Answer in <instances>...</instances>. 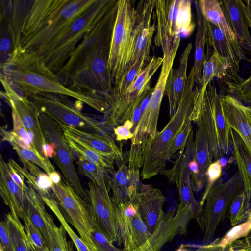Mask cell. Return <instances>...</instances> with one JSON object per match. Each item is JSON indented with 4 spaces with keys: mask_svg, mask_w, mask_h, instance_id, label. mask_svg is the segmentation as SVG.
Segmentation results:
<instances>
[{
    "mask_svg": "<svg viewBox=\"0 0 251 251\" xmlns=\"http://www.w3.org/2000/svg\"><path fill=\"white\" fill-rule=\"evenodd\" d=\"M118 1L84 35L56 74L69 89L104 98L110 104L114 85L108 69L110 43Z\"/></svg>",
    "mask_w": 251,
    "mask_h": 251,
    "instance_id": "cell-1",
    "label": "cell"
},
{
    "mask_svg": "<svg viewBox=\"0 0 251 251\" xmlns=\"http://www.w3.org/2000/svg\"><path fill=\"white\" fill-rule=\"evenodd\" d=\"M0 70V78L25 96L40 93H59L80 100L103 114L109 108V103L101 97L76 92L66 87L41 57L20 46L1 63Z\"/></svg>",
    "mask_w": 251,
    "mask_h": 251,
    "instance_id": "cell-2",
    "label": "cell"
},
{
    "mask_svg": "<svg viewBox=\"0 0 251 251\" xmlns=\"http://www.w3.org/2000/svg\"><path fill=\"white\" fill-rule=\"evenodd\" d=\"M96 1L31 0L21 26L20 47L38 55Z\"/></svg>",
    "mask_w": 251,
    "mask_h": 251,
    "instance_id": "cell-3",
    "label": "cell"
},
{
    "mask_svg": "<svg viewBox=\"0 0 251 251\" xmlns=\"http://www.w3.org/2000/svg\"><path fill=\"white\" fill-rule=\"evenodd\" d=\"M195 77L191 68L187 76L183 96L177 110L160 132L146 144L143 154L141 176L143 180L149 179L165 170L169 149L176 135L189 120L195 93Z\"/></svg>",
    "mask_w": 251,
    "mask_h": 251,
    "instance_id": "cell-4",
    "label": "cell"
},
{
    "mask_svg": "<svg viewBox=\"0 0 251 251\" xmlns=\"http://www.w3.org/2000/svg\"><path fill=\"white\" fill-rule=\"evenodd\" d=\"M222 95L212 81L208 84L203 94L195 90L193 108L189 118L191 122L195 123L199 114L202 116L214 161L227 155L231 146L230 128L224 115Z\"/></svg>",
    "mask_w": 251,
    "mask_h": 251,
    "instance_id": "cell-5",
    "label": "cell"
},
{
    "mask_svg": "<svg viewBox=\"0 0 251 251\" xmlns=\"http://www.w3.org/2000/svg\"><path fill=\"white\" fill-rule=\"evenodd\" d=\"M117 0H96L61 35L50 43L38 55L56 74L88 31L92 30Z\"/></svg>",
    "mask_w": 251,
    "mask_h": 251,
    "instance_id": "cell-6",
    "label": "cell"
},
{
    "mask_svg": "<svg viewBox=\"0 0 251 251\" xmlns=\"http://www.w3.org/2000/svg\"><path fill=\"white\" fill-rule=\"evenodd\" d=\"M137 17V9L132 1L118 0L108 62L114 89L124 78L130 66L135 47Z\"/></svg>",
    "mask_w": 251,
    "mask_h": 251,
    "instance_id": "cell-7",
    "label": "cell"
},
{
    "mask_svg": "<svg viewBox=\"0 0 251 251\" xmlns=\"http://www.w3.org/2000/svg\"><path fill=\"white\" fill-rule=\"evenodd\" d=\"M153 16L157 25L154 43L163 52L169 50L181 36L190 35L195 27L189 0H155Z\"/></svg>",
    "mask_w": 251,
    "mask_h": 251,
    "instance_id": "cell-8",
    "label": "cell"
},
{
    "mask_svg": "<svg viewBox=\"0 0 251 251\" xmlns=\"http://www.w3.org/2000/svg\"><path fill=\"white\" fill-rule=\"evenodd\" d=\"M40 112L49 116L60 126H67L98 133H105L102 123L82 112L84 103L72 101L69 96L54 93H40L26 96Z\"/></svg>",
    "mask_w": 251,
    "mask_h": 251,
    "instance_id": "cell-9",
    "label": "cell"
},
{
    "mask_svg": "<svg viewBox=\"0 0 251 251\" xmlns=\"http://www.w3.org/2000/svg\"><path fill=\"white\" fill-rule=\"evenodd\" d=\"M243 190V181L238 171L227 181L223 182L220 178L212 186L206 197L199 224L204 232L203 245L211 242L218 226L228 213L232 200Z\"/></svg>",
    "mask_w": 251,
    "mask_h": 251,
    "instance_id": "cell-10",
    "label": "cell"
},
{
    "mask_svg": "<svg viewBox=\"0 0 251 251\" xmlns=\"http://www.w3.org/2000/svg\"><path fill=\"white\" fill-rule=\"evenodd\" d=\"M180 40L175 43L168 51L163 52V61L156 83L153 88L149 102L133 130L131 144H147L158 132L157 127L160 106L165 94L168 76L173 68L174 61Z\"/></svg>",
    "mask_w": 251,
    "mask_h": 251,
    "instance_id": "cell-11",
    "label": "cell"
},
{
    "mask_svg": "<svg viewBox=\"0 0 251 251\" xmlns=\"http://www.w3.org/2000/svg\"><path fill=\"white\" fill-rule=\"evenodd\" d=\"M52 191L55 199L66 216V221L76 229L84 242L93 251H96L91 237L95 225L87 202L65 179L59 184H54Z\"/></svg>",
    "mask_w": 251,
    "mask_h": 251,
    "instance_id": "cell-12",
    "label": "cell"
},
{
    "mask_svg": "<svg viewBox=\"0 0 251 251\" xmlns=\"http://www.w3.org/2000/svg\"><path fill=\"white\" fill-rule=\"evenodd\" d=\"M40 121L47 142L55 145L56 156L54 161L61 171L65 180L75 192L85 201L87 195L83 189L74 164L73 151L67 144L61 126L49 116L40 112Z\"/></svg>",
    "mask_w": 251,
    "mask_h": 251,
    "instance_id": "cell-13",
    "label": "cell"
},
{
    "mask_svg": "<svg viewBox=\"0 0 251 251\" xmlns=\"http://www.w3.org/2000/svg\"><path fill=\"white\" fill-rule=\"evenodd\" d=\"M194 133L192 131L186 145L179 152V155L173 167L163 171L164 174L171 182H175L177 188L180 204L189 208L199 224L203 207L195 198L191 186V174L188 164L193 158Z\"/></svg>",
    "mask_w": 251,
    "mask_h": 251,
    "instance_id": "cell-14",
    "label": "cell"
},
{
    "mask_svg": "<svg viewBox=\"0 0 251 251\" xmlns=\"http://www.w3.org/2000/svg\"><path fill=\"white\" fill-rule=\"evenodd\" d=\"M86 202L97 227L112 243L120 244L117 225L115 204L109 189H103L92 182L88 183Z\"/></svg>",
    "mask_w": 251,
    "mask_h": 251,
    "instance_id": "cell-15",
    "label": "cell"
},
{
    "mask_svg": "<svg viewBox=\"0 0 251 251\" xmlns=\"http://www.w3.org/2000/svg\"><path fill=\"white\" fill-rule=\"evenodd\" d=\"M4 91L1 95L21 121L36 149L42 154V148L47 143L40 121V112L26 96L19 93L9 83L0 78Z\"/></svg>",
    "mask_w": 251,
    "mask_h": 251,
    "instance_id": "cell-16",
    "label": "cell"
},
{
    "mask_svg": "<svg viewBox=\"0 0 251 251\" xmlns=\"http://www.w3.org/2000/svg\"><path fill=\"white\" fill-rule=\"evenodd\" d=\"M163 61V57H151L125 94L114 98L112 109L117 116L123 119L132 116L136 104L143 93L151 87V78L162 66Z\"/></svg>",
    "mask_w": 251,
    "mask_h": 251,
    "instance_id": "cell-17",
    "label": "cell"
},
{
    "mask_svg": "<svg viewBox=\"0 0 251 251\" xmlns=\"http://www.w3.org/2000/svg\"><path fill=\"white\" fill-rule=\"evenodd\" d=\"M150 232L152 234L159 227L164 216L163 206L165 198L161 190L149 184L141 183L131 198Z\"/></svg>",
    "mask_w": 251,
    "mask_h": 251,
    "instance_id": "cell-18",
    "label": "cell"
},
{
    "mask_svg": "<svg viewBox=\"0 0 251 251\" xmlns=\"http://www.w3.org/2000/svg\"><path fill=\"white\" fill-rule=\"evenodd\" d=\"M155 4V0H141L137 5L135 47L130 66L141 56L150 60L151 58L150 51L155 27V23L151 24V22Z\"/></svg>",
    "mask_w": 251,
    "mask_h": 251,
    "instance_id": "cell-19",
    "label": "cell"
},
{
    "mask_svg": "<svg viewBox=\"0 0 251 251\" xmlns=\"http://www.w3.org/2000/svg\"><path fill=\"white\" fill-rule=\"evenodd\" d=\"M221 104L228 125L241 137L251 156V106L230 94L222 95Z\"/></svg>",
    "mask_w": 251,
    "mask_h": 251,
    "instance_id": "cell-20",
    "label": "cell"
},
{
    "mask_svg": "<svg viewBox=\"0 0 251 251\" xmlns=\"http://www.w3.org/2000/svg\"><path fill=\"white\" fill-rule=\"evenodd\" d=\"M219 2L244 53L251 55V35L244 12L245 4L241 0H224Z\"/></svg>",
    "mask_w": 251,
    "mask_h": 251,
    "instance_id": "cell-21",
    "label": "cell"
},
{
    "mask_svg": "<svg viewBox=\"0 0 251 251\" xmlns=\"http://www.w3.org/2000/svg\"><path fill=\"white\" fill-rule=\"evenodd\" d=\"M31 0H0L1 33L12 40L14 50L20 46L22 22Z\"/></svg>",
    "mask_w": 251,
    "mask_h": 251,
    "instance_id": "cell-22",
    "label": "cell"
},
{
    "mask_svg": "<svg viewBox=\"0 0 251 251\" xmlns=\"http://www.w3.org/2000/svg\"><path fill=\"white\" fill-rule=\"evenodd\" d=\"M61 127L64 132L76 138L106 158L112 161L123 162L121 150L113 139L106 133L90 132L67 126Z\"/></svg>",
    "mask_w": 251,
    "mask_h": 251,
    "instance_id": "cell-23",
    "label": "cell"
},
{
    "mask_svg": "<svg viewBox=\"0 0 251 251\" xmlns=\"http://www.w3.org/2000/svg\"><path fill=\"white\" fill-rule=\"evenodd\" d=\"M25 212L31 223L43 236L48 247L50 237L56 225L47 212L45 203L40 195L30 185L25 191Z\"/></svg>",
    "mask_w": 251,
    "mask_h": 251,
    "instance_id": "cell-24",
    "label": "cell"
},
{
    "mask_svg": "<svg viewBox=\"0 0 251 251\" xmlns=\"http://www.w3.org/2000/svg\"><path fill=\"white\" fill-rule=\"evenodd\" d=\"M192 49V43H188L180 56L179 67L176 70L172 68L168 76L165 94L168 100L170 118L176 112L183 95L188 76V61Z\"/></svg>",
    "mask_w": 251,
    "mask_h": 251,
    "instance_id": "cell-25",
    "label": "cell"
},
{
    "mask_svg": "<svg viewBox=\"0 0 251 251\" xmlns=\"http://www.w3.org/2000/svg\"><path fill=\"white\" fill-rule=\"evenodd\" d=\"M195 123L196 129L193 143V159L199 164V173L192 188L193 191L199 192L206 183V172L213 159L204 121L201 114H199Z\"/></svg>",
    "mask_w": 251,
    "mask_h": 251,
    "instance_id": "cell-26",
    "label": "cell"
},
{
    "mask_svg": "<svg viewBox=\"0 0 251 251\" xmlns=\"http://www.w3.org/2000/svg\"><path fill=\"white\" fill-rule=\"evenodd\" d=\"M0 193L12 216L22 219L25 213V191L10 177L7 163L4 160L2 156L0 158Z\"/></svg>",
    "mask_w": 251,
    "mask_h": 251,
    "instance_id": "cell-27",
    "label": "cell"
},
{
    "mask_svg": "<svg viewBox=\"0 0 251 251\" xmlns=\"http://www.w3.org/2000/svg\"><path fill=\"white\" fill-rule=\"evenodd\" d=\"M206 43L209 47H212L213 50L219 55L227 60L231 65V71L226 79L235 81L240 76V63L241 59L228 42L224 32L212 23L206 22Z\"/></svg>",
    "mask_w": 251,
    "mask_h": 251,
    "instance_id": "cell-28",
    "label": "cell"
},
{
    "mask_svg": "<svg viewBox=\"0 0 251 251\" xmlns=\"http://www.w3.org/2000/svg\"><path fill=\"white\" fill-rule=\"evenodd\" d=\"M197 2L200 10L205 20L220 29L225 34L238 56L241 59H245L246 56L227 23L219 1L200 0H197Z\"/></svg>",
    "mask_w": 251,
    "mask_h": 251,
    "instance_id": "cell-29",
    "label": "cell"
},
{
    "mask_svg": "<svg viewBox=\"0 0 251 251\" xmlns=\"http://www.w3.org/2000/svg\"><path fill=\"white\" fill-rule=\"evenodd\" d=\"M117 225L122 243L123 251H132L137 247L133 234L132 221L138 211L137 205L131 201L115 204Z\"/></svg>",
    "mask_w": 251,
    "mask_h": 251,
    "instance_id": "cell-30",
    "label": "cell"
},
{
    "mask_svg": "<svg viewBox=\"0 0 251 251\" xmlns=\"http://www.w3.org/2000/svg\"><path fill=\"white\" fill-rule=\"evenodd\" d=\"M230 136L233 157L235 161L248 200H251V156L239 135L230 128Z\"/></svg>",
    "mask_w": 251,
    "mask_h": 251,
    "instance_id": "cell-31",
    "label": "cell"
},
{
    "mask_svg": "<svg viewBox=\"0 0 251 251\" xmlns=\"http://www.w3.org/2000/svg\"><path fill=\"white\" fill-rule=\"evenodd\" d=\"M231 71L230 63L213 50L210 55L205 56L199 84L200 87L196 86L195 90L199 94H203L208 84L214 78L224 79Z\"/></svg>",
    "mask_w": 251,
    "mask_h": 251,
    "instance_id": "cell-32",
    "label": "cell"
},
{
    "mask_svg": "<svg viewBox=\"0 0 251 251\" xmlns=\"http://www.w3.org/2000/svg\"><path fill=\"white\" fill-rule=\"evenodd\" d=\"M195 4L197 14V33L195 43L194 62L192 69L194 72L195 83L199 84L205 60L204 48L206 43L207 21L200 10L197 0L195 1Z\"/></svg>",
    "mask_w": 251,
    "mask_h": 251,
    "instance_id": "cell-33",
    "label": "cell"
},
{
    "mask_svg": "<svg viewBox=\"0 0 251 251\" xmlns=\"http://www.w3.org/2000/svg\"><path fill=\"white\" fill-rule=\"evenodd\" d=\"M108 183L112 191V201L116 205L130 201L134 195L131 189L129 168L123 162L118 170L112 173Z\"/></svg>",
    "mask_w": 251,
    "mask_h": 251,
    "instance_id": "cell-34",
    "label": "cell"
},
{
    "mask_svg": "<svg viewBox=\"0 0 251 251\" xmlns=\"http://www.w3.org/2000/svg\"><path fill=\"white\" fill-rule=\"evenodd\" d=\"M64 132V131H63ZM66 141L72 151L87 160L113 172V161L110 160L71 135L64 132Z\"/></svg>",
    "mask_w": 251,
    "mask_h": 251,
    "instance_id": "cell-35",
    "label": "cell"
},
{
    "mask_svg": "<svg viewBox=\"0 0 251 251\" xmlns=\"http://www.w3.org/2000/svg\"><path fill=\"white\" fill-rule=\"evenodd\" d=\"M8 232L15 251H31L24 226L20 219L12 216L10 213L5 219Z\"/></svg>",
    "mask_w": 251,
    "mask_h": 251,
    "instance_id": "cell-36",
    "label": "cell"
},
{
    "mask_svg": "<svg viewBox=\"0 0 251 251\" xmlns=\"http://www.w3.org/2000/svg\"><path fill=\"white\" fill-rule=\"evenodd\" d=\"M45 204L52 211L61 225L65 229L67 233L70 237L75 244L77 251H93L79 237L71 227L61 212L59 204L53 197H41Z\"/></svg>",
    "mask_w": 251,
    "mask_h": 251,
    "instance_id": "cell-37",
    "label": "cell"
},
{
    "mask_svg": "<svg viewBox=\"0 0 251 251\" xmlns=\"http://www.w3.org/2000/svg\"><path fill=\"white\" fill-rule=\"evenodd\" d=\"M79 172L89 178L91 182L103 189H109L106 182V169L92 163L82 157H78Z\"/></svg>",
    "mask_w": 251,
    "mask_h": 251,
    "instance_id": "cell-38",
    "label": "cell"
},
{
    "mask_svg": "<svg viewBox=\"0 0 251 251\" xmlns=\"http://www.w3.org/2000/svg\"><path fill=\"white\" fill-rule=\"evenodd\" d=\"M241 224L233 226L223 237L212 242L214 246L225 247L234 241L246 237L251 231V212Z\"/></svg>",
    "mask_w": 251,
    "mask_h": 251,
    "instance_id": "cell-39",
    "label": "cell"
},
{
    "mask_svg": "<svg viewBox=\"0 0 251 251\" xmlns=\"http://www.w3.org/2000/svg\"><path fill=\"white\" fill-rule=\"evenodd\" d=\"M150 60L143 56L129 67L124 78L119 85L114 89L112 101L115 97L122 96L125 94L138 74L147 65Z\"/></svg>",
    "mask_w": 251,
    "mask_h": 251,
    "instance_id": "cell-40",
    "label": "cell"
},
{
    "mask_svg": "<svg viewBox=\"0 0 251 251\" xmlns=\"http://www.w3.org/2000/svg\"><path fill=\"white\" fill-rule=\"evenodd\" d=\"M249 202L244 190L234 198L228 210L231 226L239 224L243 219L247 218L250 212L249 210Z\"/></svg>",
    "mask_w": 251,
    "mask_h": 251,
    "instance_id": "cell-41",
    "label": "cell"
},
{
    "mask_svg": "<svg viewBox=\"0 0 251 251\" xmlns=\"http://www.w3.org/2000/svg\"><path fill=\"white\" fill-rule=\"evenodd\" d=\"M245 59L251 63V59ZM227 92L241 101L251 106V69L249 76L246 79L241 77L235 82L224 81Z\"/></svg>",
    "mask_w": 251,
    "mask_h": 251,
    "instance_id": "cell-42",
    "label": "cell"
},
{
    "mask_svg": "<svg viewBox=\"0 0 251 251\" xmlns=\"http://www.w3.org/2000/svg\"><path fill=\"white\" fill-rule=\"evenodd\" d=\"M9 143L20 159H25L34 163L45 171L48 175L55 171L54 166L49 159L30 150L21 147L13 141H10Z\"/></svg>",
    "mask_w": 251,
    "mask_h": 251,
    "instance_id": "cell-43",
    "label": "cell"
},
{
    "mask_svg": "<svg viewBox=\"0 0 251 251\" xmlns=\"http://www.w3.org/2000/svg\"><path fill=\"white\" fill-rule=\"evenodd\" d=\"M22 219L31 249L35 251H48L47 244L39 230L27 218L25 213Z\"/></svg>",
    "mask_w": 251,
    "mask_h": 251,
    "instance_id": "cell-44",
    "label": "cell"
},
{
    "mask_svg": "<svg viewBox=\"0 0 251 251\" xmlns=\"http://www.w3.org/2000/svg\"><path fill=\"white\" fill-rule=\"evenodd\" d=\"M132 226L134 240L139 247L146 242L151 235L139 211L133 217Z\"/></svg>",
    "mask_w": 251,
    "mask_h": 251,
    "instance_id": "cell-45",
    "label": "cell"
},
{
    "mask_svg": "<svg viewBox=\"0 0 251 251\" xmlns=\"http://www.w3.org/2000/svg\"><path fill=\"white\" fill-rule=\"evenodd\" d=\"M66 231L62 225L55 227L48 244L50 251H69Z\"/></svg>",
    "mask_w": 251,
    "mask_h": 251,
    "instance_id": "cell-46",
    "label": "cell"
},
{
    "mask_svg": "<svg viewBox=\"0 0 251 251\" xmlns=\"http://www.w3.org/2000/svg\"><path fill=\"white\" fill-rule=\"evenodd\" d=\"M192 122L188 120L176 135L168 151V159L171 158L178 150L185 146L191 132L193 131Z\"/></svg>",
    "mask_w": 251,
    "mask_h": 251,
    "instance_id": "cell-47",
    "label": "cell"
},
{
    "mask_svg": "<svg viewBox=\"0 0 251 251\" xmlns=\"http://www.w3.org/2000/svg\"><path fill=\"white\" fill-rule=\"evenodd\" d=\"M222 173V167L219 160L212 162L208 167L206 172V187L201 200L200 201L202 207H203L205 200L208 192L212 186L220 178Z\"/></svg>",
    "mask_w": 251,
    "mask_h": 251,
    "instance_id": "cell-48",
    "label": "cell"
},
{
    "mask_svg": "<svg viewBox=\"0 0 251 251\" xmlns=\"http://www.w3.org/2000/svg\"><path fill=\"white\" fill-rule=\"evenodd\" d=\"M91 237L96 251H123L122 249L116 247L113 243L96 226L93 227Z\"/></svg>",
    "mask_w": 251,
    "mask_h": 251,
    "instance_id": "cell-49",
    "label": "cell"
},
{
    "mask_svg": "<svg viewBox=\"0 0 251 251\" xmlns=\"http://www.w3.org/2000/svg\"><path fill=\"white\" fill-rule=\"evenodd\" d=\"M12 117L13 126V131L20 136L27 144L29 145L35 152L40 154L36 149L28 133L13 109H12Z\"/></svg>",
    "mask_w": 251,
    "mask_h": 251,
    "instance_id": "cell-50",
    "label": "cell"
},
{
    "mask_svg": "<svg viewBox=\"0 0 251 251\" xmlns=\"http://www.w3.org/2000/svg\"><path fill=\"white\" fill-rule=\"evenodd\" d=\"M132 128H133V124L129 120L126 121L123 125L114 127L113 131L116 140L121 141L131 139L133 137V133L131 131Z\"/></svg>",
    "mask_w": 251,
    "mask_h": 251,
    "instance_id": "cell-51",
    "label": "cell"
},
{
    "mask_svg": "<svg viewBox=\"0 0 251 251\" xmlns=\"http://www.w3.org/2000/svg\"><path fill=\"white\" fill-rule=\"evenodd\" d=\"M14 161L13 159H10L7 163L8 171L10 176L15 183L25 191L27 189L28 187L24 182L25 177L15 166Z\"/></svg>",
    "mask_w": 251,
    "mask_h": 251,
    "instance_id": "cell-52",
    "label": "cell"
},
{
    "mask_svg": "<svg viewBox=\"0 0 251 251\" xmlns=\"http://www.w3.org/2000/svg\"><path fill=\"white\" fill-rule=\"evenodd\" d=\"M0 246L3 251H15L8 232L5 220L0 223Z\"/></svg>",
    "mask_w": 251,
    "mask_h": 251,
    "instance_id": "cell-53",
    "label": "cell"
},
{
    "mask_svg": "<svg viewBox=\"0 0 251 251\" xmlns=\"http://www.w3.org/2000/svg\"><path fill=\"white\" fill-rule=\"evenodd\" d=\"M42 154L46 158H53L56 155L55 145L53 143L47 142L42 148Z\"/></svg>",
    "mask_w": 251,
    "mask_h": 251,
    "instance_id": "cell-54",
    "label": "cell"
},
{
    "mask_svg": "<svg viewBox=\"0 0 251 251\" xmlns=\"http://www.w3.org/2000/svg\"><path fill=\"white\" fill-rule=\"evenodd\" d=\"M244 12L248 23L249 28H251V0L246 1Z\"/></svg>",
    "mask_w": 251,
    "mask_h": 251,
    "instance_id": "cell-55",
    "label": "cell"
},
{
    "mask_svg": "<svg viewBox=\"0 0 251 251\" xmlns=\"http://www.w3.org/2000/svg\"><path fill=\"white\" fill-rule=\"evenodd\" d=\"M49 176L54 184H59L62 181L60 175L56 171L51 172Z\"/></svg>",
    "mask_w": 251,
    "mask_h": 251,
    "instance_id": "cell-56",
    "label": "cell"
},
{
    "mask_svg": "<svg viewBox=\"0 0 251 251\" xmlns=\"http://www.w3.org/2000/svg\"><path fill=\"white\" fill-rule=\"evenodd\" d=\"M244 239L249 247L250 251H251V231L246 237H245Z\"/></svg>",
    "mask_w": 251,
    "mask_h": 251,
    "instance_id": "cell-57",
    "label": "cell"
},
{
    "mask_svg": "<svg viewBox=\"0 0 251 251\" xmlns=\"http://www.w3.org/2000/svg\"><path fill=\"white\" fill-rule=\"evenodd\" d=\"M219 160L222 168L226 167L228 164V162L225 157L221 158Z\"/></svg>",
    "mask_w": 251,
    "mask_h": 251,
    "instance_id": "cell-58",
    "label": "cell"
},
{
    "mask_svg": "<svg viewBox=\"0 0 251 251\" xmlns=\"http://www.w3.org/2000/svg\"><path fill=\"white\" fill-rule=\"evenodd\" d=\"M175 251H191L185 248V246L184 244H181L179 248L176 250Z\"/></svg>",
    "mask_w": 251,
    "mask_h": 251,
    "instance_id": "cell-59",
    "label": "cell"
},
{
    "mask_svg": "<svg viewBox=\"0 0 251 251\" xmlns=\"http://www.w3.org/2000/svg\"><path fill=\"white\" fill-rule=\"evenodd\" d=\"M0 251H3V249L1 247H0Z\"/></svg>",
    "mask_w": 251,
    "mask_h": 251,
    "instance_id": "cell-60",
    "label": "cell"
},
{
    "mask_svg": "<svg viewBox=\"0 0 251 251\" xmlns=\"http://www.w3.org/2000/svg\"><path fill=\"white\" fill-rule=\"evenodd\" d=\"M48 251H50L49 250H48Z\"/></svg>",
    "mask_w": 251,
    "mask_h": 251,
    "instance_id": "cell-61",
    "label": "cell"
}]
</instances>
